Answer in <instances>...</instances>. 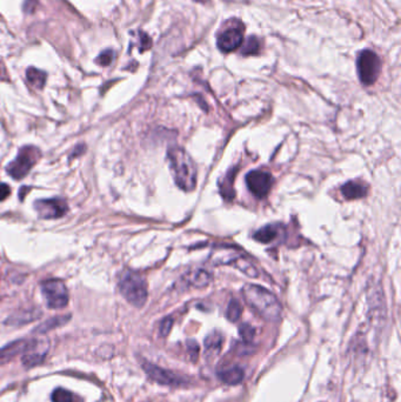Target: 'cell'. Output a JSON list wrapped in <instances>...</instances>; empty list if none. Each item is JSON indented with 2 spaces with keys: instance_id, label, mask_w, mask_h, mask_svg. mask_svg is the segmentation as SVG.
<instances>
[{
  "instance_id": "obj_1",
  "label": "cell",
  "mask_w": 401,
  "mask_h": 402,
  "mask_svg": "<svg viewBox=\"0 0 401 402\" xmlns=\"http://www.w3.org/2000/svg\"><path fill=\"white\" fill-rule=\"evenodd\" d=\"M246 304L269 321L280 319L283 307L277 297L270 290L257 285H246L241 290Z\"/></svg>"
},
{
  "instance_id": "obj_2",
  "label": "cell",
  "mask_w": 401,
  "mask_h": 402,
  "mask_svg": "<svg viewBox=\"0 0 401 402\" xmlns=\"http://www.w3.org/2000/svg\"><path fill=\"white\" fill-rule=\"evenodd\" d=\"M168 160L172 173L179 189L191 192L197 186V165L190 154L180 147H172L168 151Z\"/></svg>"
},
{
  "instance_id": "obj_3",
  "label": "cell",
  "mask_w": 401,
  "mask_h": 402,
  "mask_svg": "<svg viewBox=\"0 0 401 402\" xmlns=\"http://www.w3.org/2000/svg\"><path fill=\"white\" fill-rule=\"evenodd\" d=\"M123 297L135 307H142L147 301V283L142 276L132 271H124L118 280Z\"/></svg>"
},
{
  "instance_id": "obj_4",
  "label": "cell",
  "mask_w": 401,
  "mask_h": 402,
  "mask_svg": "<svg viewBox=\"0 0 401 402\" xmlns=\"http://www.w3.org/2000/svg\"><path fill=\"white\" fill-rule=\"evenodd\" d=\"M41 158V151L36 146H24L19 151L18 156L8 163V173L15 180L25 177Z\"/></svg>"
},
{
  "instance_id": "obj_5",
  "label": "cell",
  "mask_w": 401,
  "mask_h": 402,
  "mask_svg": "<svg viewBox=\"0 0 401 402\" xmlns=\"http://www.w3.org/2000/svg\"><path fill=\"white\" fill-rule=\"evenodd\" d=\"M381 69V60L374 52L366 50L360 52L358 57V74L364 85H372L376 83Z\"/></svg>"
},
{
  "instance_id": "obj_6",
  "label": "cell",
  "mask_w": 401,
  "mask_h": 402,
  "mask_svg": "<svg viewBox=\"0 0 401 402\" xmlns=\"http://www.w3.org/2000/svg\"><path fill=\"white\" fill-rule=\"evenodd\" d=\"M41 293L52 309H60L69 304V292L62 280H46L41 283Z\"/></svg>"
},
{
  "instance_id": "obj_7",
  "label": "cell",
  "mask_w": 401,
  "mask_h": 402,
  "mask_svg": "<svg viewBox=\"0 0 401 402\" xmlns=\"http://www.w3.org/2000/svg\"><path fill=\"white\" fill-rule=\"evenodd\" d=\"M244 25L237 19L230 20L224 25L218 34V48L223 52H231L240 46L244 38Z\"/></svg>"
},
{
  "instance_id": "obj_8",
  "label": "cell",
  "mask_w": 401,
  "mask_h": 402,
  "mask_svg": "<svg viewBox=\"0 0 401 402\" xmlns=\"http://www.w3.org/2000/svg\"><path fill=\"white\" fill-rule=\"evenodd\" d=\"M50 349V341L46 339L29 340L25 351H22V365L27 367L38 366L44 361Z\"/></svg>"
},
{
  "instance_id": "obj_9",
  "label": "cell",
  "mask_w": 401,
  "mask_h": 402,
  "mask_svg": "<svg viewBox=\"0 0 401 402\" xmlns=\"http://www.w3.org/2000/svg\"><path fill=\"white\" fill-rule=\"evenodd\" d=\"M246 185L253 196L265 198L272 189L273 177L263 170H252L246 175Z\"/></svg>"
},
{
  "instance_id": "obj_10",
  "label": "cell",
  "mask_w": 401,
  "mask_h": 402,
  "mask_svg": "<svg viewBox=\"0 0 401 402\" xmlns=\"http://www.w3.org/2000/svg\"><path fill=\"white\" fill-rule=\"evenodd\" d=\"M142 368L145 370L146 374H147L152 380L156 381L157 384H164V386H175V387L185 384V380H184L182 377H179V375L173 373V372L164 370V368H161V367L156 366L154 363L144 361V363H142Z\"/></svg>"
},
{
  "instance_id": "obj_11",
  "label": "cell",
  "mask_w": 401,
  "mask_h": 402,
  "mask_svg": "<svg viewBox=\"0 0 401 402\" xmlns=\"http://www.w3.org/2000/svg\"><path fill=\"white\" fill-rule=\"evenodd\" d=\"M34 208L41 219H58L65 215L69 206L62 199H45L36 200Z\"/></svg>"
},
{
  "instance_id": "obj_12",
  "label": "cell",
  "mask_w": 401,
  "mask_h": 402,
  "mask_svg": "<svg viewBox=\"0 0 401 402\" xmlns=\"http://www.w3.org/2000/svg\"><path fill=\"white\" fill-rule=\"evenodd\" d=\"M41 316V311L38 309H29V311H20L10 316L6 320V325L10 326H22L26 323L34 321Z\"/></svg>"
},
{
  "instance_id": "obj_13",
  "label": "cell",
  "mask_w": 401,
  "mask_h": 402,
  "mask_svg": "<svg viewBox=\"0 0 401 402\" xmlns=\"http://www.w3.org/2000/svg\"><path fill=\"white\" fill-rule=\"evenodd\" d=\"M27 344H29V340H17L1 348L0 349V363H8V360L15 358V355L22 353L25 351Z\"/></svg>"
},
{
  "instance_id": "obj_14",
  "label": "cell",
  "mask_w": 401,
  "mask_h": 402,
  "mask_svg": "<svg viewBox=\"0 0 401 402\" xmlns=\"http://www.w3.org/2000/svg\"><path fill=\"white\" fill-rule=\"evenodd\" d=\"M218 377L224 384H238L244 379V370L240 367L233 366L224 368L218 372Z\"/></svg>"
},
{
  "instance_id": "obj_15",
  "label": "cell",
  "mask_w": 401,
  "mask_h": 402,
  "mask_svg": "<svg viewBox=\"0 0 401 402\" xmlns=\"http://www.w3.org/2000/svg\"><path fill=\"white\" fill-rule=\"evenodd\" d=\"M341 193L347 200H357L366 196L367 189L360 182H348L341 187Z\"/></svg>"
},
{
  "instance_id": "obj_16",
  "label": "cell",
  "mask_w": 401,
  "mask_h": 402,
  "mask_svg": "<svg viewBox=\"0 0 401 402\" xmlns=\"http://www.w3.org/2000/svg\"><path fill=\"white\" fill-rule=\"evenodd\" d=\"M186 279L192 286L203 288V287H206L208 283H211L212 276L208 271L198 268V269L191 271V272L187 274Z\"/></svg>"
},
{
  "instance_id": "obj_17",
  "label": "cell",
  "mask_w": 401,
  "mask_h": 402,
  "mask_svg": "<svg viewBox=\"0 0 401 402\" xmlns=\"http://www.w3.org/2000/svg\"><path fill=\"white\" fill-rule=\"evenodd\" d=\"M278 236H279V227L274 225H267L263 229H260L258 232H255L253 238L260 243H269L277 239Z\"/></svg>"
},
{
  "instance_id": "obj_18",
  "label": "cell",
  "mask_w": 401,
  "mask_h": 402,
  "mask_svg": "<svg viewBox=\"0 0 401 402\" xmlns=\"http://www.w3.org/2000/svg\"><path fill=\"white\" fill-rule=\"evenodd\" d=\"M231 264H233L239 271H241V272L246 274V276H251V278H257V276H258L257 268H255L251 261L247 260L246 257L236 255V257H234Z\"/></svg>"
},
{
  "instance_id": "obj_19",
  "label": "cell",
  "mask_w": 401,
  "mask_h": 402,
  "mask_svg": "<svg viewBox=\"0 0 401 402\" xmlns=\"http://www.w3.org/2000/svg\"><path fill=\"white\" fill-rule=\"evenodd\" d=\"M69 320V316H55L52 319L45 321L44 323H41V326L36 327L34 330V333L44 334L48 333V330H55L57 327L62 326L65 325Z\"/></svg>"
},
{
  "instance_id": "obj_20",
  "label": "cell",
  "mask_w": 401,
  "mask_h": 402,
  "mask_svg": "<svg viewBox=\"0 0 401 402\" xmlns=\"http://www.w3.org/2000/svg\"><path fill=\"white\" fill-rule=\"evenodd\" d=\"M222 346H223V337L218 332H213V333L210 334L205 340V347H206L208 354H218L222 349Z\"/></svg>"
},
{
  "instance_id": "obj_21",
  "label": "cell",
  "mask_w": 401,
  "mask_h": 402,
  "mask_svg": "<svg viewBox=\"0 0 401 402\" xmlns=\"http://www.w3.org/2000/svg\"><path fill=\"white\" fill-rule=\"evenodd\" d=\"M26 76L29 83L36 88H43L45 83H46V73L43 72L41 69H34V67H29L26 72Z\"/></svg>"
},
{
  "instance_id": "obj_22",
  "label": "cell",
  "mask_w": 401,
  "mask_h": 402,
  "mask_svg": "<svg viewBox=\"0 0 401 402\" xmlns=\"http://www.w3.org/2000/svg\"><path fill=\"white\" fill-rule=\"evenodd\" d=\"M52 401L53 402H78L76 395L69 391H66L64 388H57L52 393Z\"/></svg>"
},
{
  "instance_id": "obj_23",
  "label": "cell",
  "mask_w": 401,
  "mask_h": 402,
  "mask_svg": "<svg viewBox=\"0 0 401 402\" xmlns=\"http://www.w3.org/2000/svg\"><path fill=\"white\" fill-rule=\"evenodd\" d=\"M241 313H243V308H241L240 302L236 300V299L231 300L230 304L227 307V319L232 321V323H236V321L240 319Z\"/></svg>"
},
{
  "instance_id": "obj_24",
  "label": "cell",
  "mask_w": 401,
  "mask_h": 402,
  "mask_svg": "<svg viewBox=\"0 0 401 402\" xmlns=\"http://www.w3.org/2000/svg\"><path fill=\"white\" fill-rule=\"evenodd\" d=\"M259 51V41L254 36L248 38L243 48V55H254Z\"/></svg>"
},
{
  "instance_id": "obj_25",
  "label": "cell",
  "mask_w": 401,
  "mask_h": 402,
  "mask_svg": "<svg viewBox=\"0 0 401 402\" xmlns=\"http://www.w3.org/2000/svg\"><path fill=\"white\" fill-rule=\"evenodd\" d=\"M239 334H240L243 341H245V342H251V341L253 340V337H254L255 330L251 325L244 323V325H241Z\"/></svg>"
},
{
  "instance_id": "obj_26",
  "label": "cell",
  "mask_w": 401,
  "mask_h": 402,
  "mask_svg": "<svg viewBox=\"0 0 401 402\" xmlns=\"http://www.w3.org/2000/svg\"><path fill=\"white\" fill-rule=\"evenodd\" d=\"M114 51H109L102 52V55H99V58L97 59V62L100 64L102 66H107L111 64V62H114Z\"/></svg>"
},
{
  "instance_id": "obj_27",
  "label": "cell",
  "mask_w": 401,
  "mask_h": 402,
  "mask_svg": "<svg viewBox=\"0 0 401 402\" xmlns=\"http://www.w3.org/2000/svg\"><path fill=\"white\" fill-rule=\"evenodd\" d=\"M172 326H173V320L171 318H166L163 320L161 323V334L163 337H168V333L171 332Z\"/></svg>"
},
{
  "instance_id": "obj_28",
  "label": "cell",
  "mask_w": 401,
  "mask_h": 402,
  "mask_svg": "<svg viewBox=\"0 0 401 402\" xmlns=\"http://www.w3.org/2000/svg\"><path fill=\"white\" fill-rule=\"evenodd\" d=\"M10 193H11V191H10V187L6 184H0V201L8 199Z\"/></svg>"
}]
</instances>
